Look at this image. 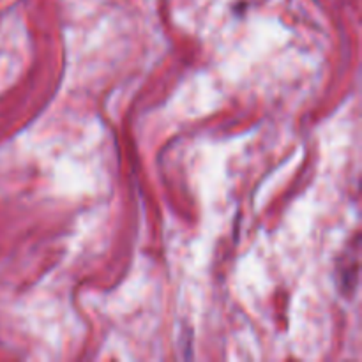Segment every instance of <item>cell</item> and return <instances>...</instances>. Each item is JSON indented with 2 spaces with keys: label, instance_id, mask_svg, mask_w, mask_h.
<instances>
[]
</instances>
